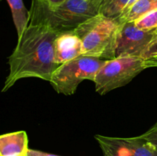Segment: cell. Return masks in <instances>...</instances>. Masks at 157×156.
Instances as JSON below:
<instances>
[{"instance_id": "cell-1", "label": "cell", "mask_w": 157, "mask_h": 156, "mask_svg": "<svg viewBox=\"0 0 157 156\" xmlns=\"http://www.w3.org/2000/svg\"><path fill=\"white\" fill-rule=\"evenodd\" d=\"M58 34V32L47 24L29 23L9 57V73L2 91L6 92L23 78L35 77L50 81L59 66L55 61L53 47Z\"/></svg>"}, {"instance_id": "cell-2", "label": "cell", "mask_w": 157, "mask_h": 156, "mask_svg": "<svg viewBox=\"0 0 157 156\" xmlns=\"http://www.w3.org/2000/svg\"><path fill=\"white\" fill-rule=\"evenodd\" d=\"M102 0H66L56 7L42 0H32L29 22L47 24L58 32L73 31L89 18L99 14Z\"/></svg>"}, {"instance_id": "cell-3", "label": "cell", "mask_w": 157, "mask_h": 156, "mask_svg": "<svg viewBox=\"0 0 157 156\" xmlns=\"http://www.w3.org/2000/svg\"><path fill=\"white\" fill-rule=\"evenodd\" d=\"M120 25L117 20L100 14L78 25L74 31L82 41L83 55L104 60L114 59Z\"/></svg>"}, {"instance_id": "cell-4", "label": "cell", "mask_w": 157, "mask_h": 156, "mask_svg": "<svg viewBox=\"0 0 157 156\" xmlns=\"http://www.w3.org/2000/svg\"><path fill=\"white\" fill-rule=\"evenodd\" d=\"M107 60L81 55L64 63L54 71L50 84L58 93L70 96L84 80H94L97 73Z\"/></svg>"}, {"instance_id": "cell-5", "label": "cell", "mask_w": 157, "mask_h": 156, "mask_svg": "<svg viewBox=\"0 0 157 156\" xmlns=\"http://www.w3.org/2000/svg\"><path fill=\"white\" fill-rule=\"evenodd\" d=\"M145 69L144 59L142 58L126 57L107 60L94 80L96 92L105 95L124 87Z\"/></svg>"}, {"instance_id": "cell-6", "label": "cell", "mask_w": 157, "mask_h": 156, "mask_svg": "<svg viewBox=\"0 0 157 156\" xmlns=\"http://www.w3.org/2000/svg\"><path fill=\"white\" fill-rule=\"evenodd\" d=\"M104 156H157V148L144 138H118L96 135Z\"/></svg>"}, {"instance_id": "cell-7", "label": "cell", "mask_w": 157, "mask_h": 156, "mask_svg": "<svg viewBox=\"0 0 157 156\" xmlns=\"http://www.w3.org/2000/svg\"><path fill=\"white\" fill-rule=\"evenodd\" d=\"M155 36V34L138 28L135 22L127 21L122 23L120 25L117 37L115 58L126 57L142 58Z\"/></svg>"}, {"instance_id": "cell-8", "label": "cell", "mask_w": 157, "mask_h": 156, "mask_svg": "<svg viewBox=\"0 0 157 156\" xmlns=\"http://www.w3.org/2000/svg\"><path fill=\"white\" fill-rule=\"evenodd\" d=\"M53 47L55 61L58 65L83 55L82 41L74 30L58 32Z\"/></svg>"}, {"instance_id": "cell-9", "label": "cell", "mask_w": 157, "mask_h": 156, "mask_svg": "<svg viewBox=\"0 0 157 156\" xmlns=\"http://www.w3.org/2000/svg\"><path fill=\"white\" fill-rule=\"evenodd\" d=\"M28 136L25 131L6 133L0 136V156L28 153Z\"/></svg>"}, {"instance_id": "cell-10", "label": "cell", "mask_w": 157, "mask_h": 156, "mask_svg": "<svg viewBox=\"0 0 157 156\" xmlns=\"http://www.w3.org/2000/svg\"><path fill=\"white\" fill-rule=\"evenodd\" d=\"M156 9V0H137L127 12L120 16V24L127 21L134 22L151 11Z\"/></svg>"}, {"instance_id": "cell-11", "label": "cell", "mask_w": 157, "mask_h": 156, "mask_svg": "<svg viewBox=\"0 0 157 156\" xmlns=\"http://www.w3.org/2000/svg\"><path fill=\"white\" fill-rule=\"evenodd\" d=\"M7 2L10 6L18 38H19L29 25V11L25 7L22 0H7Z\"/></svg>"}, {"instance_id": "cell-12", "label": "cell", "mask_w": 157, "mask_h": 156, "mask_svg": "<svg viewBox=\"0 0 157 156\" xmlns=\"http://www.w3.org/2000/svg\"><path fill=\"white\" fill-rule=\"evenodd\" d=\"M130 0H102L99 14L111 19L117 20L125 10Z\"/></svg>"}, {"instance_id": "cell-13", "label": "cell", "mask_w": 157, "mask_h": 156, "mask_svg": "<svg viewBox=\"0 0 157 156\" xmlns=\"http://www.w3.org/2000/svg\"><path fill=\"white\" fill-rule=\"evenodd\" d=\"M138 28L149 33L157 34V9L134 21Z\"/></svg>"}, {"instance_id": "cell-14", "label": "cell", "mask_w": 157, "mask_h": 156, "mask_svg": "<svg viewBox=\"0 0 157 156\" xmlns=\"http://www.w3.org/2000/svg\"><path fill=\"white\" fill-rule=\"evenodd\" d=\"M140 136L150 142L151 144H153L157 148V122L148 131L141 135Z\"/></svg>"}, {"instance_id": "cell-15", "label": "cell", "mask_w": 157, "mask_h": 156, "mask_svg": "<svg viewBox=\"0 0 157 156\" xmlns=\"http://www.w3.org/2000/svg\"><path fill=\"white\" fill-rule=\"evenodd\" d=\"M155 56H157V35H156L152 42L150 43L147 50H145L142 58L144 60H146Z\"/></svg>"}, {"instance_id": "cell-16", "label": "cell", "mask_w": 157, "mask_h": 156, "mask_svg": "<svg viewBox=\"0 0 157 156\" xmlns=\"http://www.w3.org/2000/svg\"><path fill=\"white\" fill-rule=\"evenodd\" d=\"M28 156H59V155H56V154H49V153L38 151V150L29 149V151H28Z\"/></svg>"}, {"instance_id": "cell-17", "label": "cell", "mask_w": 157, "mask_h": 156, "mask_svg": "<svg viewBox=\"0 0 157 156\" xmlns=\"http://www.w3.org/2000/svg\"><path fill=\"white\" fill-rule=\"evenodd\" d=\"M144 64L146 68L149 67H157V56L153 57V58H148L144 60Z\"/></svg>"}, {"instance_id": "cell-18", "label": "cell", "mask_w": 157, "mask_h": 156, "mask_svg": "<svg viewBox=\"0 0 157 156\" xmlns=\"http://www.w3.org/2000/svg\"><path fill=\"white\" fill-rule=\"evenodd\" d=\"M42 1L49 7L54 8L61 5V3L65 2L66 0H42Z\"/></svg>"}, {"instance_id": "cell-19", "label": "cell", "mask_w": 157, "mask_h": 156, "mask_svg": "<svg viewBox=\"0 0 157 156\" xmlns=\"http://www.w3.org/2000/svg\"><path fill=\"white\" fill-rule=\"evenodd\" d=\"M9 156H28V153H24V154H14V155H9Z\"/></svg>"}, {"instance_id": "cell-20", "label": "cell", "mask_w": 157, "mask_h": 156, "mask_svg": "<svg viewBox=\"0 0 157 156\" xmlns=\"http://www.w3.org/2000/svg\"><path fill=\"white\" fill-rule=\"evenodd\" d=\"M156 9H157V0H156Z\"/></svg>"}]
</instances>
